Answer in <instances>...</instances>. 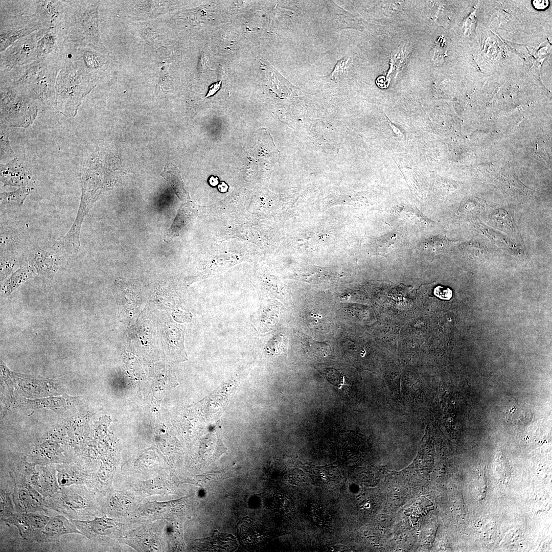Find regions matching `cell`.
Instances as JSON below:
<instances>
[{
	"label": "cell",
	"mask_w": 552,
	"mask_h": 552,
	"mask_svg": "<svg viewBox=\"0 0 552 552\" xmlns=\"http://www.w3.org/2000/svg\"><path fill=\"white\" fill-rule=\"evenodd\" d=\"M1 181L4 186L22 187L28 185L30 177L16 158L1 165Z\"/></svg>",
	"instance_id": "obj_14"
},
{
	"label": "cell",
	"mask_w": 552,
	"mask_h": 552,
	"mask_svg": "<svg viewBox=\"0 0 552 552\" xmlns=\"http://www.w3.org/2000/svg\"><path fill=\"white\" fill-rule=\"evenodd\" d=\"M96 78L77 66L65 55L64 61L56 79V109L75 116L83 98L93 87Z\"/></svg>",
	"instance_id": "obj_3"
},
{
	"label": "cell",
	"mask_w": 552,
	"mask_h": 552,
	"mask_svg": "<svg viewBox=\"0 0 552 552\" xmlns=\"http://www.w3.org/2000/svg\"><path fill=\"white\" fill-rule=\"evenodd\" d=\"M349 60V57H344L336 63L334 69L330 75V77L332 80H336L344 72L345 70L347 68V65Z\"/></svg>",
	"instance_id": "obj_26"
},
{
	"label": "cell",
	"mask_w": 552,
	"mask_h": 552,
	"mask_svg": "<svg viewBox=\"0 0 552 552\" xmlns=\"http://www.w3.org/2000/svg\"><path fill=\"white\" fill-rule=\"evenodd\" d=\"M57 479L60 487L84 484L86 476L78 467L58 465L56 467Z\"/></svg>",
	"instance_id": "obj_17"
},
{
	"label": "cell",
	"mask_w": 552,
	"mask_h": 552,
	"mask_svg": "<svg viewBox=\"0 0 552 552\" xmlns=\"http://www.w3.org/2000/svg\"><path fill=\"white\" fill-rule=\"evenodd\" d=\"M210 183L213 186L217 185L218 182V178L216 177L211 176L209 180Z\"/></svg>",
	"instance_id": "obj_30"
},
{
	"label": "cell",
	"mask_w": 552,
	"mask_h": 552,
	"mask_svg": "<svg viewBox=\"0 0 552 552\" xmlns=\"http://www.w3.org/2000/svg\"><path fill=\"white\" fill-rule=\"evenodd\" d=\"M227 189V186L224 182H222L221 185H220L219 186V189L220 191H221V192H225L226 191Z\"/></svg>",
	"instance_id": "obj_31"
},
{
	"label": "cell",
	"mask_w": 552,
	"mask_h": 552,
	"mask_svg": "<svg viewBox=\"0 0 552 552\" xmlns=\"http://www.w3.org/2000/svg\"><path fill=\"white\" fill-rule=\"evenodd\" d=\"M47 509L53 510L69 519L83 520L90 514L92 504L83 484L61 487L45 498Z\"/></svg>",
	"instance_id": "obj_5"
},
{
	"label": "cell",
	"mask_w": 552,
	"mask_h": 552,
	"mask_svg": "<svg viewBox=\"0 0 552 552\" xmlns=\"http://www.w3.org/2000/svg\"><path fill=\"white\" fill-rule=\"evenodd\" d=\"M1 135V151H2L3 153H4V152H5L9 155H10V154L13 155L14 154V152L12 151V149L11 148L6 135H5L4 132H2V131Z\"/></svg>",
	"instance_id": "obj_27"
},
{
	"label": "cell",
	"mask_w": 552,
	"mask_h": 552,
	"mask_svg": "<svg viewBox=\"0 0 552 552\" xmlns=\"http://www.w3.org/2000/svg\"><path fill=\"white\" fill-rule=\"evenodd\" d=\"M50 517L39 512H16L9 518L1 519L16 526L20 535L25 540H45L43 532Z\"/></svg>",
	"instance_id": "obj_9"
},
{
	"label": "cell",
	"mask_w": 552,
	"mask_h": 552,
	"mask_svg": "<svg viewBox=\"0 0 552 552\" xmlns=\"http://www.w3.org/2000/svg\"><path fill=\"white\" fill-rule=\"evenodd\" d=\"M208 548L216 550H230L236 546L234 539L229 535L217 533L206 539Z\"/></svg>",
	"instance_id": "obj_20"
},
{
	"label": "cell",
	"mask_w": 552,
	"mask_h": 552,
	"mask_svg": "<svg viewBox=\"0 0 552 552\" xmlns=\"http://www.w3.org/2000/svg\"><path fill=\"white\" fill-rule=\"evenodd\" d=\"M33 190V187L29 185L12 192L1 193V212H12L19 208Z\"/></svg>",
	"instance_id": "obj_16"
},
{
	"label": "cell",
	"mask_w": 552,
	"mask_h": 552,
	"mask_svg": "<svg viewBox=\"0 0 552 552\" xmlns=\"http://www.w3.org/2000/svg\"><path fill=\"white\" fill-rule=\"evenodd\" d=\"M22 472L30 484L45 498L51 496L61 488L57 475L56 467L54 466H40L35 468L31 465H26Z\"/></svg>",
	"instance_id": "obj_10"
},
{
	"label": "cell",
	"mask_w": 552,
	"mask_h": 552,
	"mask_svg": "<svg viewBox=\"0 0 552 552\" xmlns=\"http://www.w3.org/2000/svg\"><path fill=\"white\" fill-rule=\"evenodd\" d=\"M81 534L90 539H98L113 535L119 529L120 524L106 516L93 520L69 519Z\"/></svg>",
	"instance_id": "obj_12"
},
{
	"label": "cell",
	"mask_w": 552,
	"mask_h": 552,
	"mask_svg": "<svg viewBox=\"0 0 552 552\" xmlns=\"http://www.w3.org/2000/svg\"><path fill=\"white\" fill-rule=\"evenodd\" d=\"M97 4L93 2L65 1L61 26L65 43L75 48L103 49L98 29Z\"/></svg>",
	"instance_id": "obj_2"
},
{
	"label": "cell",
	"mask_w": 552,
	"mask_h": 552,
	"mask_svg": "<svg viewBox=\"0 0 552 552\" xmlns=\"http://www.w3.org/2000/svg\"><path fill=\"white\" fill-rule=\"evenodd\" d=\"M221 82V81H220L211 84L209 87L208 93L205 98L209 97L214 95L220 89Z\"/></svg>",
	"instance_id": "obj_28"
},
{
	"label": "cell",
	"mask_w": 552,
	"mask_h": 552,
	"mask_svg": "<svg viewBox=\"0 0 552 552\" xmlns=\"http://www.w3.org/2000/svg\"><path fill=\"white\" fill-rule=\"evenodd\" d=\"M35 273L33 268L29 265L23 266L12 273L5 281L2 287L3 291L11 292L23 282Z\"/></svg>",
	"instance_id": "obj_19"
},
{
	"label": "cell",
	"mask_w": 552,
	"mask_h": 552,
	"mask_svg": "<svg viewBox=\"0 0 552 552\" xmlns=\"http://www.w3.org/2000/svg\"><path fill=\"white\" fill-rule=\"evenodd\" d=\"M64 59L36 60L1 73V85L25 94L37 104L56 109L55 86Z\"/></svg>",
	"instance_id": "obj_1"
},
{
	"label": "cell",
	"mask_w": 552,
	"mask_h": 552,
	"mask_svg": "<svg viewBox=\"0 0 552 552\" xmlns=\"http://www.w3.org/2000/svg\"><path fill=\"white\" fill-rule=\"evenodd\" d=\"M18 236L11 229L1 227V256H15L19 243Z\"/></svg>",
	"instance_id": "obj_18"
},
{
	"label": "cell",
	"mask_w": 552,
	"mask_h": 552,
	"mask_svg": "<svg viewBox=\"0 0 552 552\" xmlns=\"http://www.w3.org/2000/svg\"><path fill=\"white\" fill-rule=\"evenodd\" d=\"M532 4L536 9L544 10L548 7L549 1L547 0H535L533 1Z\"/></svg>",
	"instance_id": "obj_29"
},
{
	"label": "cell",
	"mask_w": 552,
	"mask_h": 552,
	"mask_svg": "<svg viewBox=\"0 0 552 552\" xmlns=\"http://www.w3.org/2000/svg\"><path fill=\"white\" fill-rule=\"evenodd\" d=\"M451 241L443 236H435L427 239L423 244L424 250L430 253H440L450 249Z\"/></svg>",
	"instance_id": "obj_21"
},
{
	"label": "cell",
	"mask_w": 552,
	"mask_h": 552,
	"mask_svg": "<svg viewBox=\"0 0 552 552\" xmlns=\"http://www.w3.org/2000/svg\"><path fill=\"white\" fill-rule=\"evenodd\" d=\"M163 176L171 185L178 196L183 195V188L179 181V176L175 167L172 164H167L161 173Z\"/></svg>",
	"instance_id": "obj_22"
},
{
	"label": "cell",
	"mask_w": 552,
	"mask_h": 552,
	"mask_svg": "<svg viewBox=\"0 0 552 552\" xmlns=\"http://www.w3.org/2000/svg\"><path fill=\"white\" fill-rule=\"evenodd\" d=\"M14 481L13 502L16 512L45 511V498L29 482L21 471L10 473Z\"/></svg>",
	"instance_id": "obj_7"
},
{
	"label": "cell",
	"mask_w": 552,
	"mask_h": 552,
	"mask_svg": "<svg viewBox=\"0 0 552 552\" xmlns=\"http://www.w3.org/2000/svg\"><path fill=\"white\" fill-rule=\"evenodd\" d=\"M40 30L20 38L1 53V72L36 60L35 51Z\"/></svg>",
	"instance_id": "obj_8"
},
{
	"label": "cell",
	"mask_w": 552,
	"mask_h": 552,
	"mask_svg": "<svg viewBox=\"0 0 552 552\" xmlns=\"http://www.w3.org/2000/svg\"><path fill=\"white\" fill-rule=\"evenodd\" d=\"M63 257L53 249L52 251H48L36 246L28 253L26 260L28 265L43 280H51L58 270Z\"/></svg>",
	"instance_id": "obj_11"
},
{
	"label": "cell",
	"mask_w": 552,
	"mask_h": 552,
	"mask_svg": "<svg viewBox=\"0 0 552 552\" xmlns=\"http://www.w3.org/2000/svg\"><path fill=\"white\" fill-rule=\"evenodd\" d=\"M35 3L33 14L43 28H61L64 15L65 1H38Z\"/></svg>",
	"instance_id": "obj_13"
},
{
	"label": "cell",
	"mask_w": 552,
	"mask_h": 552,
	"mask_svg": "<svg viewBox=\"0 0 552 552\" xmlns=\"http://www.w3.org/2000/svg\"><path fill=\"white\" fill-rule=\"evenodd\" d=\"M72 533L81 534L70 519L61 515L50 518L43 532L45 540Z\"/></svg>",
	"instance_id": "obj_15"
},
{
	"label": "cell",
	"mask_w": 552,
	"mask_h": 552,
	"mask_svg": "<svg viewBox=\"0 0 552 552\" xmlns=\"http://www.w3.org/2000/svg\"><path fill=\"white\" fill-rule=\"evenodd\" d=\"M11 494L4 490H1L0 513L1 519L7 518L15 513V507L11 498Z\"/></svg>",
	"instance_id": "obj_24"
},
{
	"label": "cell",
	"mask_w": 552,
	"mask_h": 552,
	"mask_svg": "<svg viewBox=\"0 0 552 552\" xmlns=\"http://www.w3.org/2000/svg\"><path fill=\"white\" fill-rule=\"evenodd\" d=\"M42 28V26L33 14L28 15L1 14V52L20 38Z\"/></svg>",
	"instance_id": "obj_6"
},
{
	"label": "cell",
	"mask_w": 552,
	"mask_h": 552,
	"mask_svg": "<svg viewBox=\"0 0 552 552\" xmlns=\"http://www.w3.org/2000/svg\"><path fill=\"white\" fill-rule=\"evenodd\" d=\"M325 374L327 379L338 388H341L343 385L344 377L336 370L328 369L325 371Z\"/></svg>",
	"instance_id": "obj_25"
},
{
	"label": "cell",
	"mask_w": 552,
	"mask_h": 552,
	"mask_svg": "<svg viewBox=\"0 0 552 552\" xmlns=\"http://www.w3.org/2000/svg\"><path fill=\"white\" fill-rule=\"evenodd\" d=\"M1 117L3 123L27 127L36 118L38 104L25 94L1 85Z\"/></svg>",
	"instance_id": "obj_4"
},
{
	"label": "cell",
	"mask_w": 552,
	"mask_h": 552,
	"mask_svg": "<svg viewBox=\"0 0 552 552\" xmlns=\"http://www.w3.org/2000/svg\"><path fill=\"white\" fill-rule=\"evenodd\" d=\"M266 75L269 83L274 88H284L291 90L293 86L270 65H266Z\"/></svg>",
	"instance_id": "obj_23"
}]
</instances>
